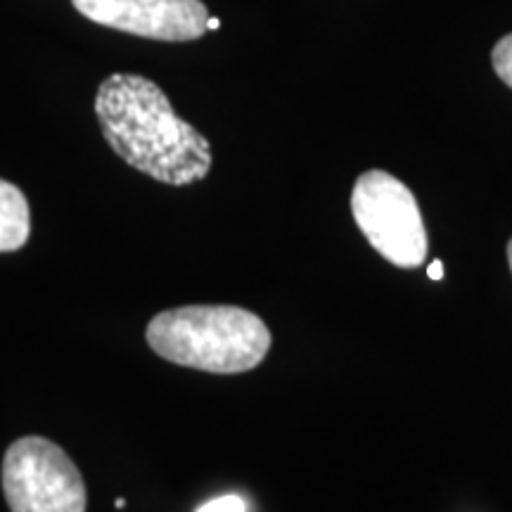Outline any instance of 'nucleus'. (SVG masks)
I'll return each instance as SVG.
<instances>
[{"label": "nucleus", "instance_id": "nucleus-5", "mask_svg": "<svg viewBox=\"0 0 512 512\" xmlns=\"http://www.w3.org/2000/svg\"><path fill=\"white\" fill-rule=\"evenodd\" d=\"M95 24L155 41H195L207 34L209 10L202 0H72Z\"/></svg>", "mask_w": 512, "mask_h": 512}, {"label": "nucleus", "instance_id": "nucleus-11", "mask_svg": "<svg viewBox=\"0 0 512 512\" xmlns=\"http://www.w3.org/2000/svg\"><path fill=\"white\" fill-rule=\"evenodd\" d=\"M508 264H510V271H512V240L508 242Z\"/></svg>", "mask_w": 512, "mask_h": 512}, {"label": "nucleus", "instance_id": "nucleus-4", "mask_svg": "<svg viewBox=\"0 0 512 512\" xmlns=\"http://www.w3.org/2000/svg\"><path fill=\"white\" fill-rule=\"evenodd\" d=\"M3 491L10 512H86L81 470L46 437L12 441L3 458Z\"/></svg>", "mask_w": 512, "mask_h": 512}, {"label": "nucleus", "instance_id": "nucleus-8", "mask_svg": "<svg viewBox=\"0 0 512 512\" xmlns=\"http://www.w3.org/2000/svg\"><path fill=\"white\" fill-rule=\"evenodd\" d=\"M197 512H247V505L240 496H221L204 503Z\"/></svg>", "mask_w": 512, "mask_h": 512}, {"label": "nucleus", "instance_id": "nucleus-1", "mask_svg": "<svg viewBox=\"0 0 512 512\" xmlns=\"http://www.w3.org/2000/svg\"><path fill=\"white\" fill-rule=\"evenodd\" d=\"M95 114L112 150L140 174L166 185L207 178L209 140L178 117L155 81L138 74L107 76L95 95Z\"/></svg>", "mask_w": 512, "mask_h": 512}, {"label": "nucleus", "instance_id": "nucleus-3", "mask_svg": "<svg viewBox=\"0 0 512 512\" xmlns=\"http://www.w3.org/2000/svg\"><path fill=\"white\" fill-rule=\"evenodd\" d=\"M351 214L370 247L399 268H418L427 256V230L415 195L406 183L373 169L358 176Z\"/></svg>", "mask_w": 512, "mask_h": 512}, {"label": "nucleus", "instance_id": "nucleus-7", "mask_svg": "<svg viewBox=\"0 0 512 512\" xmlns=\"http://www.w3.org/2000/svg\"><path fill=\"white\" fill-rule=\"evenodd\" d=\"M491 60H494V69L496 74L501 76V81L508 83L512 88V34L503 36L501 41L496 43Z\"/></svg>", "mask_w": 512, "mask_h": 512}, {"label": "nucleus", "instance_id": "nucleus-2", "mask_svg": "<svg viewBox=\"0 0 512 512\" xmlns=\"http://www.w3.org/2000/svg\"><path fill=\"white\" fill-rule=\"evenodd\" d=\"M145 339L164 361L216 375L254 370L271 349V330L264 320L228 304L166 309L147 323Z\"/></svg>", "mask_w": 512, "mask_h": 512}, {"label": "nucleus", "instance_id": "nucleus-6", "mask_svg": "<svg viewBox=\"0 0 512 512\" xmlns=\"http://www.w3.org/2000/svg\"><path fill=\"white\" fill-rule=\"evenodd\" d=\"M31 235L27 195L15 183L0 178V252H17Z\"/></svg>", "mask_w": 512, "mask_h": 512}, {"label": "nucleus", "instance_id": "nucleus-9", "mask_svg": "<svg viewBox=\"0 0 512 512\" xmlns=\"http://www.w3.org/2000/svg\"><path fill=\"white\" fill-rule=\"evenodd\" d=\"M427 275H430L432 280H441V278H444V264H441L439 259L432 261V266H430V271H427Z\"/></svg>", "mask_w": 512, "mask_h": 512}, {"label": "nucleus", "instance_id": "nucleus-10", "mask_svg": "<svg viewBox=\"0 0 512 512\" xmlns=\"http://www.w3.org/2000/svg\"><path fill=\"white\" fill-rule=\"evenodd\" d=\"M219 27H221L219 19H216V17H209V19H207V31H216Z\"/></svg>", "mask_w": 512, "mask_h": 512}]
</instances>
